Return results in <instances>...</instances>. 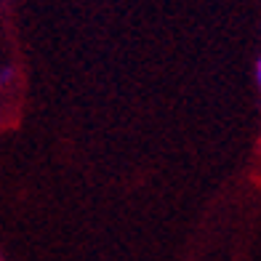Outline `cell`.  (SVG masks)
Wrapping results in <instances>:
<instances>
[{
  "label": "cell",
  "mask_w": 261,
  "mask_h": 261,
  "mask_svg": "<svg viewBox=\"0 0 261 261\" xmlns=\"http://www.w3.org/2000/svg\"><path fill=\"white\" fill-rule=\"evenodd\" d=\"M258 83H261V62H258Z\"/></svg>",
  "instance_id": "1"
}]
</instances>
